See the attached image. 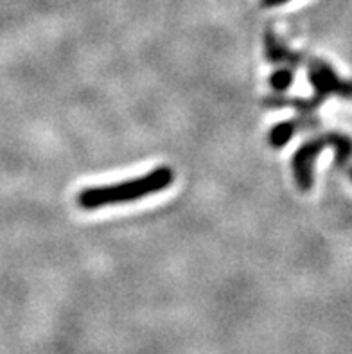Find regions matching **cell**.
<instances>
[{
	"label": "cell",
	"mask_w": 352,
	"mask_h": 354,
	"mask_svg": "<svg viewBox=\"0 0 352 354\" xmlns=\"http://www.w3.org/2000/svg\"><path fill=\"white\" fill-rule=\"evenodd\" d=\"M300 124H304V121H284L273 126L272 131H270V144L273 148H284L286 142H290Z\"/></svg>",
	"instance_id": "cell-6"
},
{
	"label": "cell",
	"mask_w": 352,
	"mask_h": 354,
	"mask_svg": "<svg viewBox=\"0 0 352 354\" xmlns=\"http://www.w3.org/2000/svg\"><path fill=\"white\" fill-rule=\"evenodd\" d=\"M264 45H266L268 59L272 63H282V65H290L293 68L302 62V56L299 53H293L286 44H282L272 29L264 32Z\"/></svg>",
	"instance_id": "cell-4"
},
{
	"label": "cell",
	"mask_w": 352,
	"mask_h": 354,
	"mask_svg": "<svg viewBox=\"0 0 352 354\" xmlns=\"http://www.w3.org/2000/svg\"><path fill=\"white\" fill-rule=\"evenodd\" d=\"M329 148L335 149L336 153V166L347 167L352 160V139L349 135L333 131L329 133Z\"/></svg>",
	"instance_id": "cell-5"
},
{
	"label": "cell",
	"mask_w": 352,
	"mask_h": 354,
	"mask_svg": "<svg viewBox=\"0 0 352 354\" xmlns=\"http://www.w3.org/2000/svg\"><path fill=\"white\" fill-rule=\"evenodd\" d=\"M351 180H352V169H351Z\"/></svg>",
	"instance_id": "cell-9"
},
{
	"label": "cell",
	"mask_w": 352,
	"mask_h": 354,
	"mask_svg": "<svg viewBox=\"0 0 352 354\" xmlns=\"http://www.w3.org/2000/svg\"><path fill=\"white\" fill-rule=\"evenodd\" d=\"M295 76H293V68L284 67L279 68L272 74L270 77V85H272L273 90H279V92H284V90L290 88V85L293 83Z\"/></svg>",
	"instance_id": "cell-7"
},
{
	"label": "cell",
	"mask_w": 352,
	"mask_h": 354,
	"mask_svg": "<svg viewBox=\"0 0 352 354\" xmlns=\"http://www.w3.org/2000/svg\"><path fill=\"white\" fill-rule=\"evenodd\" d=\"M309 81L315 88L313 97H317L320 103H324L331 94L352 99V81L340 80L335 68L327 65L324 59L313 58L309 62Z\"/></svg>",
	"instance_id": "cell-2"
},
{
	"label": "cell",
	"mask_w": 352,
	"mask_h": 354,
	"mask_svg": "<svg viewBox=\"0 0 352 354\" xmlns=\"http://www.w3.org/2000/svg\"><path fill=\"white\" fill-rule=\"evenodd\" d=\"M290 0H263L264 8H277V6L288 4Z\"/></svg>",
	"instance_id": "cell-8"
},
{
	"label": "cell",
	"mask_w": 352,
	"mask_h": 354,
	"mask_svg": "<svg viewBox=\"0 0 352 354\" xmlns=\"http://www.w3.org/2000/svg\"><path fill=\"white\" fill-rule=\"evenodd\" d=\"M174 173L171 167L160 166L153 169L151 173L140 176V178L128 180L113 185H103V187L83 189L77 194V203L85 211H95L101 207L117 205V203L135 202L149 194L160 193L173 184Z\"/></svg>",
	"instance_id": "cell-1"
},
{
	"label": "cell",
	"mask_w": 352,
	"mask_h": 354,
	"mask_svg": "<svg viewBox=\"0 0 352 354\" xmlns=\"http://www.w3.org/2000/svg\"><path fill=\"white\" fill-rule=\"evenodd\" d=\"M329 133L320 135V137H315V139L304 142L293 155L291 167H293L295 182L299 184V187L302 189V191H309V189H311L313 166H315V160H317L318 155H320L326 148H329Z\"/></svg>",
	"instance_id": "cell-3"
}]
</instances>
